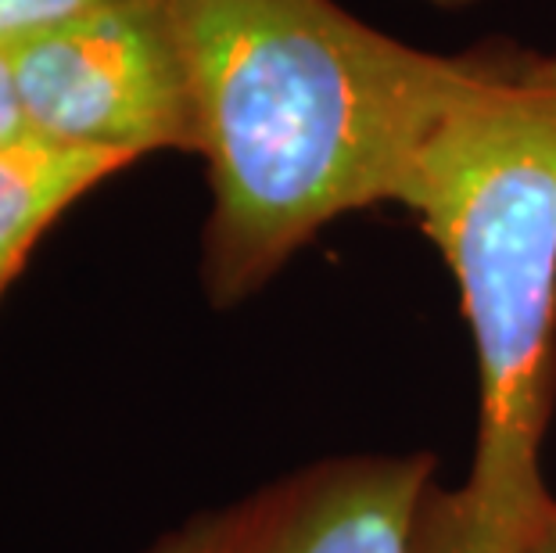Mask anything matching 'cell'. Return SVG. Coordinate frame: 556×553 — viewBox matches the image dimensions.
<instances>
[{
    "label": "cell",
    "mask_w": 556,
    "mask_h": 553,
    "mask_svg": "<svg viewBox=\"0 0 556 553\" xmlns=\"http://www.w3.org/2000/svg\"><path fill=\"white\" fill-rule=\"evenodd\" d=\"M399 209L453 277L478 385L467 470L431 489L413 553H520L556 500L542 475L556 414V51H459Z\"/></svg>",
    "instance_id": "2"
},
{
    "label": "cell",
    "mask_w": 556,
    "mask_h": 553,
    "mask_svg": "<svg viewBox=\"0 0 556 553\" xmlns=\"http://www.w3.org/2000/svg\"><path fill=\"white\" fill-rule=\"evenodd\" d=\"M520 553H556V500L549 503V511L542 514L539 528L531 532L528 546L520 550Z\"/></svg>",
    "instance_id": "8"
},
{
    "label": "cell",
    "mask_w": 556,
    "mask_h": 553,
    "mask_svg": "<svg viewBox=\"0 0 556 553\" xmlns=\"http://www.w3.org/2000/svg\"><path fill=\"white\" fill-rule=\"evenodd\" d=\"M29 129L65 144L198 155L191 68L173 0H119L8 43Z\"/></svg>",
    "instance_id": "3"
},
{
    "label": "cell",
    "mask_w": 556,
    "mask_h": 553,
    "mask_svg": "<svg viewBox=\"0 0 556 553\" xmlns=\"http://www.w3.org/2000/svg\"><path fill=\"white\" fill-rule=\"evenodd\" d=\"M134 155L65 144L26 129L0 148V299L47 230L93 187L134 166Z\"/></svg>",
    "instance_id": "5"
},
{
    "label": "cell",
    "mask_w": 556,
    "mask_h": 553,
    "mask_svg": "<svg viewBox=\"0 0 556 553\" xmlns=\"http://www.w3.org/2000/svg\"><path fill=\"white\" fill-rule=\"evenodd\" d=\"M208 213L198 277L238 310L330 223L399 205L459 51H428L341 0H173Z\"/></svg>",
    "instance_id": "1"
},
{
    "label": "cell",
    "mask_w": 556,
    "mask_h": 553,
    "mask_svg": "<svg viewBox=\"0 0 556 553\" xmlns=\"http://www.w3.org/2000/svg\"><path fill=\"white\" fill-rule=\"evenodd\" d=\"M409 4L431 8V11H445V15H459V11H475L484 0H409Z\"/></svg>",
    "instance_id": "9"
},
{
    "label": "cell",
    "mask_w": 556,
    "mask_h": 553,
    "mask_svg": "<svg viewBox=\"0 0 556 553\" xmlns=\"http://www.w3.org/2000/svg\"><path fill=\"white\" fill-rule=\"evenodd\" d=\"M104 4H119V0H0V43L29 37V33Z\"/></svg>",
    "instance_id": "6"
},
{
    "label": "cell",
    "mask_w": 556,
    "mask_h": 553,
    "mask_svg": "<svg viewBox=\"0 0 556 553\" xmlns=\"http://www.w3.org/2000/svg\"><path fill=\"white\" fill-rule=\"evenodd\" d=\"M431 450L334 453L165 528L140 553H413Z\"/></svg>",
    "instance_id": "4"
},
{
    "label": "cell",
    "mask_w": 556,
    "mask_h": 553,
    "mask_svg": "<svg viewBox=\"0 0 556 553\" xmlns=\"http://www.w3.org/2000/svg\"><path fill=\"white\" fill-rule=\"evenodd\" d=\"M29 129L26 120V104H22L15 65H11L8 43H0V148L11 144L15 137H22Z\"/></svg>",
    "instance_id": "7"
}]
</instances>
